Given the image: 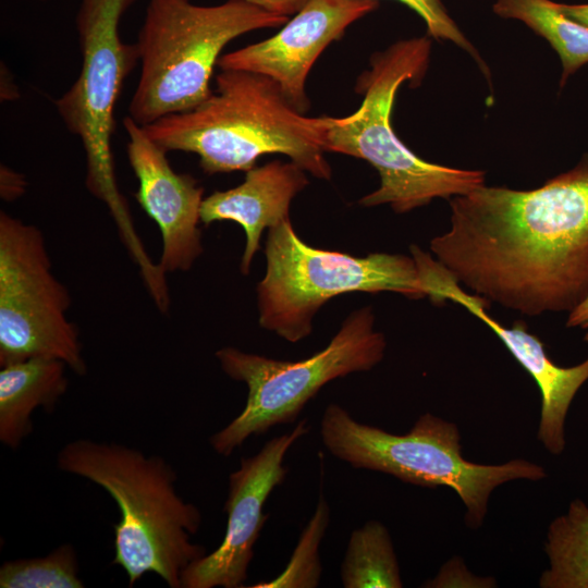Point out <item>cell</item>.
I'll return each instance as SVG.
<instances>
[{
	"label": "cell",
	"instance_id": "obj_5",
	"mask_svg": "<svg viewBox=\"0 0 588 588\" xmlns=\"http://www.w3.org/2000/svg\"><path fill=\"white\" fill-rule=\"evenodd\" d=\"M287 21L244 0L217 5L148 0L135 44L139 77L128 115L144 126L197 107L211 95L215 65L230 41Z\"/></svg>",
	"mask_w": 588,
	"mask_h": 588
},
{
	"label": "cell",
	"instance_id": "obj_21",
	"mask_svg": "<svg viewBox=\"0 0 588 588\" xmlns=\"http://www.w3.org/2000/svg\"><path fill=\"white\" fill-rule=\"evenodd\" d=\"M329 522V506L323 497L318 501L316 511L283 573L267 583H259L253 588L275 587H316L320 579L321 566L318 547Z\"/></svg>",
	"mask_w": 588,
	"mask_h": 588
},
{
	"label": "cell",
	"instance_id": "obj_8",
	"mask_svg": "<svg viewBox=\"0 0 588 588\" xmlns=\"http://www.w3.org/2000/svg\"><path fill=\"white\" fill-rule=\"evenodd\" d=\"M266 273L256 287L261 328L295 343L313 331L317 311L332 297L395 292L426 296L414 257L373 253L356 257L307 245L290 220L268 229Z\"/></svg>",
	"mask_w": 588,
	"mask_h": 588
},
{
	"label": "cell",
	"instance_id": "obj_4",
	"mask_svg": "<svg viewBox=\"0 0 588 588\" xmlns=\"http://www.w3.org/2000/svg\"><path fill=\"white\" fill-rule=\"evenodd\" d=\"M431 41L417 37L396 41L375 53L362 73L356 90L364 95L353 113L328 117L326 151L356 157L379 173V187L359 199L364 207L389 205L405 213L434 198L450 199L485 185L481 170H464L426 161L395 134L391 114L400 86L418 84L428 69Z\"/></svg>",
	"mask_w": 588,
	"mask_h": 588
},
{
	"label": "cell",
	"instance_id": "obj_12",
	"mask_svg": "<svg viewBox=\"0 0 588 588\" xmlns=\"http://www.w3.org/2000/svg\"><path fill=\"white\" fill-rule=\"evenodd\" d=\"M426 296L433 304L451 301L465 307L486 323L503 342L513 357L535 379L541 393L538 440L553 455L566 444L565 420L578 390L588 381V357L571 367L552 362L542 341L527 330L523 321L505 327L488 311L490 302L467 292L433 256L417 245L411 246Z\"/></svg>",
	"mask_w": 588,
	"mask_h": 588
},
{
	"label": "cell",
	"instance_id": "obj_18",
	"mask_svg": "<svg viewBox=\"0 0 588 588\" xmlns=\"http://www.w3.org/2000/svg\"><path fill=\"white\" fill-rule=\"evenodd\" d=\"M544 551L549 568L540 576L542 588H588V506L575 499L567 512L549 525Z\"/></svg>",
	"mask_w": 588,
	"mask_h": 588
},
{
	"label": "cell",
	"instance_id": "obj_10",
	"mask_svg": "<svg viewBox=\"0 0 588 588\" xmlns=\"http://www.w3.org/2000/svg\"><path fill=\"white\" fill-rule=\"evenodd\" d=\"M70 305L41 231L1 211L0 366L53 358L84 376L87 365L78 330L66 316Z\"/></svg>",
	"mask_w": 588,
	"mask_h": 588
},
{
	"label": "cell",
	"instance_id": "obj_15",
	"mask_svg": "<svg viewBox=\"0 0 588 588\" xmlns=\"http://www.w3.org/2000/svg\"><path fill=\"white\" fill-rule=\"evenodd\" d=\"M307 184L305 170L291 160L254 167L246 171L240 185L204 198L200 220L206 225L230 220L244 229L246 244L240 270L247 275L254 255L260 249L264 230L290 220L291 201Z\"/></svg>",
	"mask_w": 588,
	"mask_h": 588
},
{
	"label": "cell",
	"instance_id": "obj_2",
	"mask_svg": "<svg viewBox=\"0 0 588 588\" xmlns=\"http://www.w3.org/2000/svg\"><path fill=\"white\" fill-rule=\"evenodd\" d=\"M216 84L197 107L144 125L147 135L167 152L197 155L208 174L248 171L259 157L281 154L315 177L330 180L328 117H305L260 74L221 70Z\"/></svg>",
	"mask_w": 588,
	"mask_h": 588
},
{
	"label": "cell",
	"instance_id": "obj_1",
	"mask_svg": "<svg viewBox=\"0 0 588 588\" xmlns=\"http://www.w3.org/2000/svg\"><path fill=\"white\" fill-rule=\"evenodd\" d=\"M433 258L470 293L536 317L588 294V155L540 187L482 185L450 198Z\"/></svg>",
	"mask_w": 588,
	"mask_h": 588
},
{
	"label": "cell",
	"instance_id": "obj_25",
	"mask_svg": "<svg viewBox=\"0 0 588 588\" xmlns=\"http://www.w3.org/2000/svg\"><path fill=\"white\" fill-rule=\"evenodd\" d=\"M565 324L567 328H577L584 331V341L588 342V294L567 314Z\"/></svg>",
	"mask_w": 588,
	"mask_h": 588
},
{
	"label": "cell",
	"instance_id": "obj_16",
	"mask_svg": "<svg viewBox=\"0 0 588 588\" xmlns=\"http://www.w3.org/2000/svg\"><path fill=\"white\" fill-rule=\"evenodd\" d=\"M68 366L53 358H30L1 367L0 441L16 450L33 432L32 415L52 412L65 394Z\"/></svg>",
	"mask_w": 588,
	"mask_h": 588
},
{
	"label": "cell",
	"instance_id": "obj_7",
	"mask_svg": "<svg viewBox=\"0 0 588 588\" xmlns=\"http://www.w3.org/2000/svg\"><path fill=\"white\" fill-rule=\"evenodd\" d=\"M134 0H81L76 17L81 72L58 100L57 111L76 135L86 155V186L109 209L120 236L142 272L155 262L148 256L131 218L114 173L111 137L113 111L124 81L138 63L135 44L120 36L122 14Z\"/></svg>",
	"mask_w": 588,
	"mask_h": 588
},
{
	"label": "cell",
	"instance_id": "obj_11",
	"mask_svg": "<svg viewBox=\"0 0 588 588\" xmlns=\"http://www.w3.org/2000/svg\"><path fill=\"white\" fill-rule=\"evenodd\" d=\"M307 432V420L303 419L292 431L269 440L257 454L241 460L240 467L229 476L224 537L215 551L184 571L182 588L244 587L254 546L268 517L264 505L285 478L287 451Z\"/></svg>",
	"mask_w": 588,
	"mask_h": 588
},
{
	"label": "cell",
	"instance_id": "obj_3",
	"mask_svg": "<svg viewBox=\"0 0 588 588\" xmlns=\"http://www.w3.org/2000/svg\"><path fill=\"white\" fill-rule=\"evenodd\" d=\"M57 467L96 483L115 501L120 519L113 525L112 564L124 569L131 587L155 573L170 588H182L184 571L207 554L192 542L201 514L177 494L176 474L163 457L77 439L60 449Z\"/></svg>",
	"mask_w": 588,
	"mask_h": 588
},
{
	"label": "cell",
	"instance_id": "obj_14",
	"mask_svg": "<svg viewBox=\"0 0 588 588\" xmlns=\"http://www.w3.org/2000/svg\"><path fill=\"white\" fill-rule=\"evenodd\" d=\"M123 126L127 158L138 180L135 197L161 233L158 264L164 273L187 271L204 250L199 229L204 188L192 175L175 172L167 151L130 115Z\"/></svg>",
	"mask_w": 588,
	"mask_h": 588
},
{
	"label": "cell",
	"instance_id": "obj_22",
	"mask_svg": "<svg viewBox=\"0 0 588 588\" xmlns=\"http://www.w3.org/2000/svg\"><path fill=\"white\" fill-rule=\"evenodd\" d=\"M417 13L424 21L428 35L437 40L453 42L475 59L486 76H490L487 64L482 61L477 49L463 34L453 19L449 15L441 0H397Z\"/></svg>",
	"mask_w": 588,
	"mask_h": 588
},
{
	"label": "cell",
	"instance_id": "obj_13",
	"mask_svg": "<svg viewBox=\"0 0 588 588\" xmlns=\"http://www.w3.org/2000/svg\"><path fill=\"white\" fill-rule=\"evenodd\" d=\"M377 7V0H308L275 35L222 54L218 65L269 77L291 105L305 112L306 78L316 60L351 24Z\"/></svg>",
	"mask_w": 588,
	"mask_h": 588
},
{
	"label": "cell",
	"instance_id": "obj_6",
	"mask_svg": "<svg viewBox=\"0 0 588 588\" xmlns=\"http://www.w3.org/2000/svg\"><path fill=\"white\" fill-rule=\"evenodd\" d=\"M328 451L354 468L389 474L426 488L448 487L466 507L465 522L481 526L491 492L512 480L538 481L544 468L526 460L483 465L462 455L461 434L453 422L430 413L421 415L405 434L362 424L338 404H330L320 421Z\"/></svg>",
	"mask_w": 588,
	"mask_h": 588
},
{
	"label": "cell",
	"instance_id": "obj_20",
	"mask_svg": "<svg viewBox=\"0 0 588 588\" xmlns=\"http://www.w3.org/2000/svg\"><path fill=\"white\" fill-rule=\"evenodd\" d=\"M78 572L76 550L64 543L45 556L4 562L0 567V587L83 588Z\"/></svg>",
	"mask_w": 588,
	"mask_h": 588
},
{
	"label": "cell",
	"instance_id": "obj_17",
	"mask_svg": "<svg viewBox=\"0 0 588 588\" xmlns=\"http://www.w3.org/2000/svg\"><path fill=\"white\" fill-rule=\"evenodd\" d=\"M493 12L526 24L544 38L560 57V85L588 63V27L566 16L552 0H495Z\"/></svg>",
	"mask_w": 588,
	"mask_h": 588
},
{
	"label": "cell",
	"instance_id": "obj_19",
	"mask_svg": "<svg viewBox=\"0 0 588 588\" xmlns=\"http://www.w3.org/2000/svg\"><path fill=\"white\" fill-rule=\"evenodd\" d=\"M345 588H401L403 586L391 536L378 520L352 531L341 565Z\"/></svg>",
	"mask_w": 588,
	"mask_h": 588
},
{
	"label": "cell",
	"instance_id": "obj_9",
	"mask_svg": "<svg viewBox=\"0 0 588 588\" xmlns=\"http://www.w3.org/2000/svg\"><path fill=\"white\" fill-rule=\"evenodd\" d=\"M375 323L372 307L352 311L323 350L296 362L231 346L218 350L216 357L221 369L246 384L247 399L240 415L210 437L215 452L229 456L252 436L292 424L324 384L376 367L384 357L387 341Z\"/></svg>",
	"mask_w": 588,
	"mask_h": 588
},
{
	"label": "cell",
	"instance_id": "obj_26",
	"mask_svg": "<svg viewBox=\"0 0 588 588\" xmlns=\"http://www.w3.org/2000/svg\"><path fill=\"white\" fill-rule=\"evenodd\" d=\"M558 7L566 16L588 27V3L568 4L558 2Z\"/></svg>",
	"mask_w": 588,
	"mask_h": 588
},
{
	"label": "cell",
	"instance_id": "obj_23",
	"mask_svg": "<svg viewBox=\"0 0 588 588\" xmlns=\"http://www.w3.org/2000/svg\"><path fill=\"white\" fill-rule=\"evenodd\" d=\"M26 189V180L24 176L1 164L0 169V194L1 198L7 201H12L21 197Z\"/></svg>",
	"mask_w": 588,
	"mask_h": 588
},
{
	"label": "cell",
	"instance_id": "obj_24",
	"mask_svg": "<svg viewBox=\"0 0 588 588\" xmlns=\"http://www.w3.org/2000/svg\"><path fill=\"white\" fill-rule=\"evenodd\" d=\"M267 12L287 16L296 14L308 0H244Z\"/></svg>",
	"mask_w": 588,
	"mask_h": 588
}]
</instances>
